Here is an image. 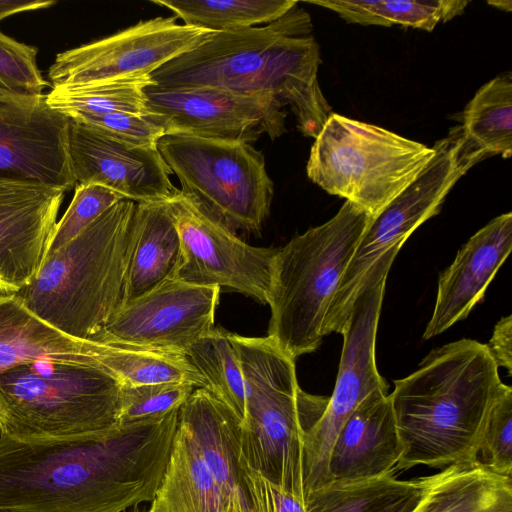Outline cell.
Masks as SVG:
<instances>
[{
	"label": "cell",
	"mask_w": 512,
	"mask_h": 512,
	"mask_svg": "<svg viewBox=\"0 0 512 512\" xmlns=\"http://www.w3.org/2000/svg\"><path fill=\"white\" fill-rule=\"evenodd\" d=\"M496 365L512 372V316L502 317L495 325L492 337L486 344Z\"/></svg>",
	"instance_id": "obj_38"
},
{
	"label": "cell",
	"mask_w": 512,
	"mask_h": 512,
	"mask_svg": "<svg viewBox=\"0 0 512 512\" xmlns=\"http://www.w3.org/2000/svg\"><path fill=\"white\" fill-rule=\"evenodd\" d=\"M165 202L181 242L176 278L230 288L265 304L277 248L245 243L180 190Z\"/></svg>",
	"instance_id": "obj_12"
},
{
	"label": "cell",
	"mask_w": 512,
	"mask_h": 512,
	"mask_svg": "<svg viewBox=\"0 0 512 512\" xmlns=\"http://www.w3.org/2000/svg\"><path fill=\"white\" fill-rule=\"evenodd\" d=\"M245 382L240 460L304 502L303 442L328 397L302 390L295 359L269 337L230 332Z\"/></svg>",
	"instance_id": "obj_5"
},
{
	"label": "cell",
	"mask_w": 512,
	"mask_h": 512,
	"mask_svg": "<svg viewBox=\"0 0 512 512\" xmlns=\"http://www.w3.org/2000/svg\"><path fill=\"white\" fill-rule=\"evenodd\" d=\"M136 203L123 199L45 257L15 294L38 318L77 339L97 334L121 307L135 240Z\"/></svg>",
	"instance_id": "obj_4"
},
{
	"label": "cell",
	"mask_w": 512,
	"mask_h": 512,
	"mask_svg": "<svg viewBox=\"0 0 512 512\" xmlns=\"http://www.w3.org/2000/svg\"><path fill=\"white\" fill-rule=\"evenodd\" d=\"M70 118L46 95L0 96V180L70 190L76 185L68 156Z\"/></svg>",
	"instance_id": "obj_16"
},
{
	"label": "cell",
	"mask_w": 512,
	"mask_h": 512,
	"mask_svg": "<svg viewBox=\"0 0 512 512\" xmlns=\"http://www.w3.org/2000/svg\"><path fill=\"white\" fill-rule=\"evenodd\" d=\"M220 287L171 278L123 304L88 340L185 355L214 327Z\"/></svg>",
	"instance_id": "obj_14"
},
{
	"label": "cell",
	"mask_w": 512,
	"mask_h": 512,
	"mask_svg": "<svg viewBox=\"0 0 512 512\" xmlns=\"http://www.w3.org/2000/svg\"><path fill=\"white\" fill-rule=\"evenodd\" d=\"M148 512V511H147Z\"/></svg>",
	"instance_id": "obj_42"
},
{
	"label": "cell",
	"mask_w": 512,
	"mask_h": 512,
	"mask_svg": "<svg viewBox=\"0 0 512 512\" xmlns=\"http://www.w3.org/2000/svg\"><path fill=\"white\" fill-rule=\"evenodd\" d=\"M336 12L347 22L389 27L401 25L432 31L464 13L467 0H325L308 1Z\"/></svg>",
	"instance_id": "obj_27"
},
{
	"label": "cell",
	"mask_w": 512,
	"mask_h": 512,
	"mask_svg": "<svg viewBox=\"0 0 512 512\" xmlns=\"http://www.w3.org/2000/svg\"><path fill=\"white\" fill-rule=\"evenodd\" d=\"M241 461V460H240ZM257 512H306L304 502L241 461Z\"/></svg>",
	"instance_id": "obj_37"
},
{
	"label": "cell",
	"mask_w": 512,
	"mask_h": 512,
	"mask_svg": "<svg viewBox=\"0 0 512 512\" xmlns=\"http://www.w3.org/2000/svg\"><path fill=\"white\" fill-rule=\"evenodd\" d=\"M134 221L135 240L122 305L175 278L182 257L179 234L165 201L136 203Z\"/></svg>",
	"instance_id": "obj_23"
},
{
	"label": "cell",
	"mask_w": 512,
	"mask_h": 512,
	"mask_svg": "<svg viewBox=\"0 0 512 512\" xmlns=\"http://www.w3.org/2000/svg\"><path fill=\"white\" fill-rule=\"evenodd\" d=\"M372 218L345 201L330 220L277 248L267 337L292 358L319 348L329 305Z\"/></svg>",
	"instance_id": "obj_6"
},
{
	"label": "cell",
	"mask_w": 512,
	"mask_h": 512,
	"mask_svg": "<svg viewBox=\"0 0 512 512\" xmlns=\"http://www.w3.org/2000/svg\"><path fill=\"white\" fill-rule=\"evenodd\" d=\"M502 386L485 344L461 339L432 350L389 394L403 445L396 470L476 462L483 426Z\"/></svg>",
	"instance_id": "obj_3"
},
{
	"label": "cell",
	"mask_w": 512,
	"mask_h": 512,
	"mask_svg": "<svg viewBox=\"0 0 512 512\" xmlns=\"http://www.w3.org/2000/svg\"><path fill=\"white\" fill-rule=\"evenodd\" d=\"M185 356L202 375L207 389L242 422L245 416V382L230 332L213 327L190 346Z\"/></svg>",
	"instance_id": "obj_31"
},
{
	"label": "cell",
	"mask_w": 512,
	"mask_h": 512,
	"mask_svg": "<svg viewBox=\"0 0 512 512\" xmlns=\"http://www.w3.org/2000/svg\"><path fill=\"white\" fill-rule=\"evenodd\" d=\"M466 138L487 156L512 154V76L501 74L483 85L463 112Z\"/></svg>",
	"instance_id": "obj_29"
},
{
	"label": "cell",
	"mask_w": 512,
	"mask_h": 512,
	"mask_svg": "<svg viewBox=\"0 0 512 512\" xmlns=\"http://www.w3.org/2000/svg\"><path fill=\"white\" fill-rule=\"evenodd\" d=\"M402 453L388 391L375 390L340 428L329 453L328 483L394 473Z\"/></svg>",
	"instance_id": "obj_21"
},
{
	"label": "cell",
	"mask_w": 512,
	"mask_h": 512,
	"mask_svg": "<svg viewBox=\"0 0 512 512\" xmlns=\"http://www.w3.org/2000/svg\"><path fill=\"white\" fill-rule=\"evenodd\" d=\"M436 153L425 169L367 226L329 305L322 335L342 334L362 282L372 266L387 251L402 247L426 220L440 212L457 181L488 156L453 127L434 145Z\"/></svg>",
	"instance_id": "obj_9"
},
{
	"label": "cell",
	"mask_w": 512,
	"mask_h": 512,
	"mask_svg": "<svg viewBox=\"0 0 512 512\" xmlns=\"http://www.w3.org/2000/svg\"><path fill=\"white\" fill-rule=\"evenodd\" d=\"M124 198L97 184H76L72 201L56 223L47 255L75 239L105 211Z\"/></svg>",
	"instance_id": "obj_34"
},
{
	"label": "cell",
	"mask_w": 512,
	"mask_h": 512,
	"mask_svg": "<svg viewBox=\"0 0 512 512\" xmlns=\"http://www.w3.org/2000/svg\"><path fill=\"white\" fill-rule=\"evenodd\" d=\"M401 247L387 251L365 276L342 333L343 347L333 393L319 420L303 442V491L328 483L327 463L332 444L361 401L388 384L376 367L375 344L388 272Z\"/></svg>",
	"instance_id": "obj_11"
},
{
	"label": "cell",
	"mask_w": 512,
	"mask_h": 512,
	"mask_svg": "<svg viewBox=\"0 0 512 512\" xmlns=\"http://www.w3.org/2000/svg\"><path fill=\"white\" fill-rule=\"evenodd\" d=\"M488 3L498 9H501L504 11H511V9H512V3L510 0L489 1Z\"/></svg>",
	"instance_id": "obj_40"
},
{
	"label": "cell",
	"mask_w": 512,
	"mask_h": 512,
	"mask_svg": "<svg viewBox=\"0 0 512 512\" xmlns=\"http://www.w3.org/2000/svg\"><path fill=\"white\" fill-rule=\"evenodd\" d=\"M511 248V212L492 219L463 245L439 277L434 310L423 334L425 340L469 315L482 301Z\"/></svg>",
	"instance_id": "obj_19"
},
{
	"label": "cell",
	"mask_w": 512,
	"mask_h": 512,
	"mask_svg": "<svg viewBox=\"0 0 512 512\" xmlns=\"http://www.w3.org/2000/svg\"><path fill=\"white\" fill-rule=\"evenodd\" d=\"M98 343L77 339L32 313L15 293H0V375L39 360L94 364Z\"/></svg>",
	"instance_id": "obj_22"
},
{
	"label": "cell",
	"mask_w": 512,
	"mask_h": 512,
	"mask_svg": "<svg viewBox=\"0 0 512 512\" xmlns=\"http://www.w3.org/2000/svg\"><path fill=\"white\" fill-rule=\"evenodd\" d=\"M312 32L310 14L297 4L264 26L215 32L150 77L167 89L270 95L290 107L303 135L316 138L332 109L318 82L320 48Z\"/></svg>",
	"instance_id": "obj_2"
},
{
	"label": "cell",
	"mask_w": 512,
	"mask_h": 512,
	"mask_svg": "<svg viewBox=\"0 0 512 512\" xmlns=\"http://www.w3.org/2000/svg\"><path fill=\"white\" fill-rule=\"evenodd\" d=\"M36 47L0 31V96H39L47 85L37 66Z\"/></svg>",
	"instance_id": "obj_35"
},
{
	"label": "cell",
	"mask_w": 512,
	"mask_h": 512,
	"mask_svg": "<svg viewBox=\"0 0 512 512\" xmlns=\"http://www.w3.org/2000/svg\"><path fill=\"white\" fill-rule=\"evenodd\" d=\"M223 512H230V511H223Z\"/></svg>",
	"instance_id": "obj_41"
},
{
	"label": "cell",
	"mask_w": 512,
	"mask_h": 512,
	"mask_svg": "<svg viewBox=\"0 0 512 512\" xmlns=\"http://www.w3.org/2000/svg\"><path fill=\"white\" fill-rule=\"evenodd\" d=\"M195 388L182 381L122 385L118 423L164 416L180 408Z\"/></svg>",
	"instance_id": "obj_33"
},
{
	"label": "cell",
	"mask_w": 512,
	"mask_h": 512,
	"mask_svg": "<svg viewBox=\"0 0 512 512\" xmlns=\"http://www.w3.org/2000/svg\"><path fill=\"white\" fill-rule=\"evenodd\" d=\"M148 512H221L210 470L191 432L179 421L164 477Z\"/></svg>",
	"instance_id": "obj_26"
},
{
	"label": "cell",
	"mask_w": 512,
	"mask_h": 512,
	"mask_svg": "<svg viewBox=\"0 0 512 512\" xmlns=\"http://www.w3.org/2000/svg\"><path fill=\"white\" fill-rule=\"evenodd\" d=\"M157 17L57 54L49 67L52 87L147 76L207 41L215 32Z\"/></svg>",
	"instance_id": "obj_13"
},
{
	"label": "cell",
	"mask_w": 512,
	"mask_h": 512,
	"mask_svg": "<svg viewBox=\"0 0 512 512\" xmlns=\"http://www.w3.org/2000/svg\"><path fill=\"white\" fill-rule=\"evenodd\" d=\"M178 413L63 440L0 436V512H124L152 502Z\"/></svg>",
	"instance_id": "obj_1"
},
{
	"label": "cell",
	"mask_w": 512,
	"mask_h": 512,
	"mask_svg": "<svg viewBox=\"0 0 512 512\" xmlns=\"http://www.w3.org/2000/svg\"><path fill=\"white\" fill-rule=\"evenodd\" d=\"M155 85L150 75L77 86L52 87L46 101L70 119L111 113L148 114L144 89Z\"/></svg>",
	"instance_id": "obj_28"
},
{
	"label": "cell",
	"mask_w": 512,
	"mask_h": 512,
	"mask_svg": "<svg viewBox=\"0 0 512 512\" xmlns=\"http://www.w3.org/2000/svg\"><path fill=\"white\" fill-rule=\"evenodd\" d=\"M73 120L92 126L114 140L135 147H157L158 141L168 134L165 118L151 112L142 115H83Z\"/></svg>",
	"instance_id": "obj_36"
},
{
	"label": "cell",
	"mask_w": 512,
	"mask_h": 512,
	"mask_svg": "<svg viewBox=\"0 0 512 512\" xmlns=\"http://www.w3.org/2000/svg\"><path fill=\"white\" fill-rule=\"evenodd\" d=\"M431 475L399 480L393 473L347 482H329L304 497L306 512H413Z\"/></svg>",
	"instance_id": "obj_25"
},
{
	"label": "cell",
	"mask_w": 512,
	"mask_h": 512,
	"mask_svg": "<svg viewBox=\"0 0 512 512\" xmlns=\"http://www.w3.org/2000/svg\"><path fill=\"white\" fill-rule=\"evenodd\" d=\"M122 383L99 366L39 360L0 375V436L50 441L118 423Z\"/></svg>",
	"instance_id": "obj_7"
},
{
	"label": "cell",
	"mask_w": 512,
	"mask_h": 512,
	"mask_svg": "<svg viewBox=\"0 0 512 512\" xmlns=\"http://www.w3.org/2000/svg\"><path fill=\"white\" fill-rule=\"evenodd\" d=\"M66 190L0 180V293H16L38 273Z\"/></svg>",
	"instance_id": "obj_18"
},
{
	"label": "cell",
	"mask_w": 512,
	"mask_h": 512,
	"mask_svg": "<svg viewBox=\"0 0 512 512\" xmlns=\"http://www.w3.org/2000/svg\"><path fill=\"white\" fill-rule=\"evenodd\" d=\"M68 156L76 184H97L135 203L167 201L177 189L157 147H135L70 119Z\"/></svg>",
	"instance_id": "obj_17"
},
{
	"label": "cell",
	"mask_w": 512,
	"mask_h": 512,
	"mask_svg": "<svg viewBox=\"0 0 512 512\" xmlns=\"http://www.w3.org/2000/svg\"><path fill=\"white\" fill-rule=\"evenodd\" d=\"M55 3L53 0H0V21L17 13L48 8Z\"/></svg>",
	"instance_id": "obj_39"
},
{
	"label": "cell",
	"mask_w": 512,
	"mask_h": 512,
	"mask_svg": "<svg viewBox=\"0 0 512 512\" xmlns=\"http://www.w3.org/2000/svg\"><path fill=\"white\" fill-rule=\"evenodd\" d=\"M413 512H512V478L476 462L449 465L431 475Z\"/></svg>",
	"instance_id": "obj_24"
},
{
	"label": "cell",
	"mask_w": 512,
	"mask_h": 512,
	"mask_svg": "<svg viewBox=\"0 0 512 512\" xmlns=\"http://www.w3.org/2000/svg\"><path fill=\"white\" fill-rule=\"evenodd\" d=\"M181 192L232 232H259L274 184L263 154L250 143L167 134L157 143Z\"/></svg>",
	"instance_id": "obj_10"
},
{
	"label": "cell",
	"mask_w": 512,
	"mask_h": 512,
	"mask_svg": "<svg viewBox=\"0 0 512 512\" xmlns=\"http://www.w3.org/2000/svg\"><path fill=\"white\" fill-rule=\"evenodd\" d=\"M178 421L191 432L220 496L221 512H257L240 461L241 420L207 388H195Z\"/></svg>",
	"instance_id": "obj_20"
},
{
	"label": "cell",
	"mask_w": 512,
	"mask_h": 512,
	"mask_svg": "<svg viewBox=\"0 0 512 512\" xmlns=\"http://www.w3.org/2000/svg\"><path fill=\"white\" fill-rule=\"evenodd\" d=\"M435 147L331 113L316 136L308 178L375 217L430 163Z\"/></svg>",
	"instance_id": "obj_8"
},
{
	"label": "cell",
	"mask_w": 512,
	"mask_h": 512,
	"mask_svg": "<svg viewBox=\"0 0 512 512\" xmlns=\"http://www.w3.org/2000/svg\"><path fill=\"white\" fill-rule=\"evenodd\" d=\"M171 10L185 25L227 32L268 24L288 13L293 0H152Z\"/></svg>",
	"instance_id": "obj_30"
},
{
	"label": "cell",
	"mask_w": 512,
	"mask_h": 512,
	"mask_svg": "<svg viewBox=\"0 0 512 512\" xmlns=\"http://www.w3.org/2000/svg\"><path fill=\"white\" fill-rule=\"evenodd\" d=\"M149 112L162 115L168 134L252 143L266 133L272 140L286 132L285 107L266 94H240L198 87L144 89Z\"/></svg>",
	"instance_id": "obj_15"
},
{
	"label": "cell",
	"mask_w": 512,
	"mask_h": 512,
	"mask_svg": "<svg viewBox=\"0 0 512 512\" xmlns=\"http://www.w3.org/2000/svg\"><path fill=\"white\" fill-rule=\"evenodd\" d=\"M476 462L512 478V388L503 384L483 426Z\"/></svg>",
	"instance_id": "obj_32"
}]
</instances>
